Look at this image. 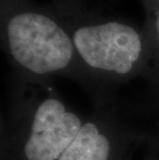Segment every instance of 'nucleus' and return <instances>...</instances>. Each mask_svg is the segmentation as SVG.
I'll list each match as a JSON object with an SVG mask.
<instances>
[{
  "label": "nucleus",
  "instance_id": "obj_2",
  "mask_svg": "<svg viewBox=\"0 0 159 160\" xmlns=\"http://www.w3.org/2000/svg\"><path fill=\"white\" fill-rule=\"evenodd\" d=\"M1 43L18 77H69L89 84L68 29L53 5L1 0Z\"/></svg>",
  "mask_w": 159,
  "mask_h": 160
},
{
  "label": "nucleus",
  "instance_id": "obj_4",
  "mask_svg": "<svg viewBox=\"0 0 159 160\" xmlns=\"http://www.w3.org/2000/svg\"><path fill=\"white\" fill-rule=\"evenodd\" d=\"M138 135L112 119L96 116L84 122L59 160H132Z\"/></svg>",
  "mask_w": 159,
  "mask_h": 160
},
{
  "label": "nucleus",
  "instance_id": "obj_5",
  "mask_svg": "<svg viewBox=\"0 0 159 160\" xmlns=\"http://www.w3.org/2000/svg\"><path fill=\"white\" fill-rule=\"evenodd\" d=\"M145 12V30L150 46V59L145 77L159 88V0H141Z\"/></svg>",
  "mask_w": 159,
  "mask_h": 160
},
{
  "label": "nucleus",
  "instance_id": "obj_1",
  "mask_svg": "<svg viewBox=\"0 0 159 160\" xmlns=\"http://www.w3.org/2000/svg\"><path fill=\"white\" fill-rule=\"evenodd\" d=\"M89 84L113 85L146 73L150 46L145 27L89 9L82 0H55Z\"/></svg>",
  "mask_w": 159,
  "mask_h": 160
},
{
  "label": "nucleus",
  "instance_id": "obj_3",
  "mask_svg": "<svg viewBox=\"0 0 159 160\" xmlns=\"http://www.w3.org/2000/svg\"><path fill=\"white\" fill-rule=\"evenodd\" d=\"M4 160H59L84 124L52 81L18 77Z\"/></svg>",
  "mask_w": 159,
  "mask_h": 160
}]
</instances>
